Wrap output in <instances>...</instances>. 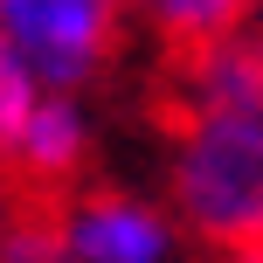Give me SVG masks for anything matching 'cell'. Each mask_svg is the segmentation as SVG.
Here are the masks:
<instances>
[{
	"label": "cell",
	"mask_w": 263,
	"mask_h": 263,
	"mask_svg": "<svg viewBox=\"0 0 263 263\" xmlns=\"http://www.w3.org/2000/svg\"><path fill=\"white\" fill-rule=\"evenodd\" d=\"M166 208L222 256L263 242V111H173Z\"/></svg>",
	"instance_id": "1"
},
{
	"label": "cell",
	"mask_w": 263,
	"mask_h": 263,
	"mask_svg": "<svg viewBox=\"0 0 263 263\" xmlns=\"http://www.w3.org/2000/svg\"><path fill=\"white\" fill-rule=\"evenodd\" d=\"M125 35V0H0V63L42 90H90Z\"/></svg>",
	"instance_id": "2"
},
{
	"label": "cell",
	"mask_w": 263,
	"mask_h": 263,
	"mask_svg": "<svg viewBox=\"0 0 263 263\" xmlns=\"http://www.w3.org/2000/svg\"><path fill=\"white\" fill-rule=\"evenodd\" d=\"M0 145H7V166L21 173V187L35 201H63L97 145L83 90H42L35 77L0 63Z\"/></svg>",
	"instance_id": "3"
},
{
	"label": "cell",
	"mask_w": 263,
	"mask_h": 263,
	"mask_svg": "<svg viewBox=\"0 0 263 263\" xmlns=\"http://www.w3.org/2000/svg\"><path fill=\"white\" fill-rule=\"evenodd\" d=\"M55 222L77 263H180L187 222L132 187H69Z\"/></svg>",
	"instance_id": "4"
},
{
	"label": "cell",
	"mask_w": 263,
	"mask_h": 263,
	"mask_svg": "<svg viewBox=\"0 0 263 263\" xmlns=\"http://www.w3.org/2000/svg\"><path fill=\"white\" fill-rule=\"evenodd\" d=\"M173 63V111H263V28H236Z\"/></svg>",
	"instance_id": "5"
},
{
	"label": "cell",
	"mask_w": 263,
	"mask_h": 263,
	"mask_svg": "<svg viewBox=\"0 0 263 263\" xmlns=\"http://www.w3.org/2000/svg\"><path fill=\"white\" fill-rule=\"evenodd\" d=\"M256 0H125V21L139 35H153L166 55H194L208 42L250 28Z\"/></svg>",
	"instance_id": "6"
},
{
	"label": "cell",
	"mask_w": 263,
	"mask_h": 263,
	"mask_svg": "<svg viewBox=\"0 0 263 263\" xmlns=\"http://www.w3.org/2000/svg\"><path fill=\"white\" fill-rule=\"evenodd\" d=\"M0 263H77L55 222V201H28L7 215V236H0Z\"/></svg>",
	"instance_id": "7"
},
{
	"label": "cell",
	"mask_w": 263,
	"mask_h": 263,
	"mask_svg": "<svg viewBox=\"0 0 263 263\" xmlns=\"http://www.w3.org/2000/svg\"><path fill=\"white\" fill-rule=\"evenodd\" d=\"M222 263H263V242H250V250H229Z\"/></svg>",
	"instance_id": "8"
}]
</instances>
